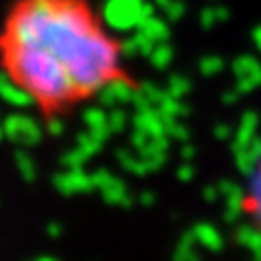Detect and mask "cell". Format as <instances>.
Wrapping results in <instances>:
<instances>
[{
  "label": "cell",
  "mask_w": 261,
  "mask_h": 261,
  "mask_svg": "<svg viewBox=\"0 0 261 261\" xmlns=\"http://www.w3.org/2000/svg\"><path fill=\"white\" fill-rule=\"evenodd\" d=\"M0 76L46 126L109 92L142 89L124 39L94 0H11L0 15Z\"/></svg>",
  "instance_id": "1"
},
{
  "label": "cell",
  "mask_w": 261,
  "mask_h": 261,
  "mask_svg": "<svg viewBox=\"0 0 261 261\" xmlns=\"http://www.w3.org/2000/svg\"><path fill=\"white\" fill-rule=\"evenodd\" d=\"M242 214L261 233V154L257 157L255 166H252L246 187L242 192Z\"/></svg>",
  "instance_id": "2"
}]
</instances>
